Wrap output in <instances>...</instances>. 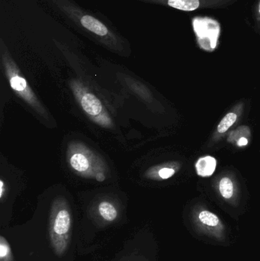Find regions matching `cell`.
<instances>
[{
    "label": "cell",
    "mask_w": 260,
    "mask_h": 261,
    "mask_svg": "<svg viewBox=\"0 0 260 261\" xmlns=\"http://www.w3.org/2000/svg\"><path fill=\"white\" fill-rule=\"evenodd\" d=\"M56 7L79 31L110 50L122 52L124 38L103 21L93 16L71 0H53Z\"/></svg>",
    "instance_id": "6da1fadb"
},
{
    "label": "cell",
    "mask_w": 260,
    "mask_h": 261,
    "mask_svg": "<svg viewBox=\"0 0 260 261\" xmlns=\"http://www.w3.org/2000/svg\"><path fill=\"white\" fill-rule=\"evenodd\" d=\"M1 56L6 74L12 90L36 111L41 114H44L45 110L44 107L40 103L27 81L20 73L19 69L11 58L3 40H1Z\"/></svg>",
    "instance_id": "7a4b0ae2"
},
{
    "label": "cell",
    "mask_w": 260,
    "mask_h": 261,
    "mask_svg": "<svg viewBox=\"0 0 260 261\" xmlns=\"http://www.w3.org/2000/svg\"><path fill=\"white\" fill-rule=\"evenodd\" d=\"M71 87L76 99L85 114L101 126L111 128L112 121L101 101L79 83H72Z\"/></svg>",
    "instance_id": "3957f363"
},
{
    "label": "cell",
    "mask_w": 260,
    "mask_h": 261,
    "mask_svg": "<svg viewBox=\"0 0 260 261\" xmlns=\"http://www.w3.org/2000/svg\"><path fill=\"white\" fill-rule=\"evenodd\" d=\"M192 222L200 234L224 242L226 239V228L222 221L215 213L205 207L198 205L192 213Z\"/></svg>",
    "instance_id": "277c9868"
},
{
    "label": "cell",
    "mask_w": 260,
    "mask_h": 261,
    "mask_svg": "<svg viewBox=\"0 0 260 261\" xmlns=\"http://www.w3.org/2000/svg\"><path fill=\"white\" fill-rule=\"evenodd\" d=\"M68 160L72 168L82 176L96 177L98 173H103L98 171L101 164L97 156L81 144H74L70 147Z\"/></svg>",
    "instance_id": "5b68a950"
},
{
    "label": "cell",
    "mask_w": 260,
    "mask_h": 261,
    "mask_svg": "<svg viewBox=\"0 0 260 261\" xmlns=\"http://www.w3.org/2000/svg\"><path fill=\"white\" fill-rule=\"evenodd\" d=\"M238 0H162L160 5L183 12H194L204 9H224Z\"/></svg>",
    "instance_id": "8992f818"
},
{
    "label": "cell",
    "mask_w": 260,
    "mask_h": 261,
    "mask_svg": "<svg viewBox=\"0 0 260 261\" xmlns=\"http://www.w3.org/2000/svg\"><path fill=\"white\" fill-rule=\"evenodd\" d=\"M217 190L221 197L230 203H235L238 199V188L232 176L224 175L217 184Z\"/></svg>",
    "instance_id": "52a82bcc"
},
{
    "label": "cell",
    "mask_w": 260,
    "mask_h": 261,
    "mask_svg": "<svg viewBox=\"0 0 260 261\" xmlns=\"http://www.w3.org/2000/svg\"><path fill=\"white\" fill-rule=\"evenodd\" d=\"M217 160L214 156H201L195 163V170L197 174L201 177H209L215 173L217 168Z\"/></svg>",
    "instance_id": "ba28073f"
},
{
    "label": "cell",
    "mask_w": 260,
    "mask_h": 261,
    "mask_svg": "<svg viewBox=\"0 0 260 261\" xmlns=\"http://www.w3.org/2000/svg\"><path fill=\"white\" fill-rule=\"evenodd\" d=\"M71 225V217L68 210L65 208L59 210L56 213L53 222V231L57 236L67 234Z\"/></svg>",
    "instance_id": "9c48e42d"
},
{
    "label": "cell",
    "mask_w": 260,
    "mask_h": 261,
    "mask_svg": "<svg viewBox=\"0 0 260 261\" xmlns=\"http://www.w3.org/2000/svg\"><path fill=\"white\" fill-rule=\"evenodd\" d=\"M240 114H241L240 111H237L235 110L226 114L217 127L216 132L214 135V139L218 140L224 134L227 133L229 129L238 122Z\"/></svg>",
    "instance_id": "30bf717a"
},
{
    "label": "cell",
    "mask_w": 260,
    "mask_h": 261,
    "mask_svg": "<svg viewBox=\"0 0 260 261\" xmlns=\"http://www.w3.org/2000/svg\"><path fill=\"white\" fill-rule=\"evenodd\" d=\"M179 169H180V165L176 163L165 164V165L160 166L159 169H151L147 173V176L153 179H167L174 176Z\"/></svg>",
    "instance_id": "8fae6325"
},
{
    "label": "cell",
    "mask_w": 260,
    "mask_h": 261,
    "mask_svg": "<svg viewBox=\"0 0 260 261\" xmlns=\"http://www.w3.org/2000/svg\"><path fill=\"white\" fill-rule=\"evenodd\" d=\"M99 213L105 220L112 222L117 218L118 212L111 202L103 201L99 205Z\"/></svg>",
    "instance_id": "7c38bea8"
},
{
    "label": "cell",
    "mask_w": 260,
    "mask_h": 261,
    "mask_svg": "<svg viewBox=\"0 0 260 261\" xmlns=\"http://www.w3.org/2000/svg\"><path fill=\"white\" fill-rule=\"evenodd\" d=\"M253 30L260 36V0H256L253 7Z\"/></svg>",
    "instance_id": "4fadbf2b"
},
{
    "label": "cell",
    "mask_w": 260,
    "mask_h": 261,
    "mask_svg": "<svg viewBox=\"0 0 260 261\" xmlns=\"http://www.w3.org/2000/svg\"><path fill=\"white\" fill-rule=\"evenodd\" d=\"M9 253H10V248H9V245L7 242L4 240L3 237H1V242H0V257L2 260L9 256Z\"/></svg>",
    "instance_id": "5bb4252c"
},
{
    "label": "cell",
    "mask_w": 260,
    "mask_h": 261,
    "mask_svg": "<svg viewBox=\"0 0 260 261\" xmlns=\"http://www.w3.org/2000/svg\"><path fill=\"white\" fill-rule=\"evenodd\" d=\"M249 140L248 138H246V136H242L241 138H238L236 141L237 146L238 147H242L248 145Z\"/></svg>",
    "instance_id": "9a60e30c"
},
{
    "label": "cell",
    "mask_w": 260,
    "mask_h": 261,
    "mask_svg": "<svg viewBox=\"0 0 260 261\" xmlns=\"http://www.w3.org/2000/svg\"><path fill=\"white\" fill-rule=\"evenodd\" d=\"M95 178H96V180L99 181V182H103L105 179V176L104 173H99L98 174H96V177Z\"/></svg>",
    "instance_id": "2e32d148"
},
{
    "label": "cell",
    "mask_w": 260,
    "mask_h": 261,
    "mask_svg": "<svg viewBox=\"0 0 260 261\" xmlns=\"http://www.w3.org/2000/svg\"><path fill=\"white\" fill-rule=\"evenodd\" d=\"M5 184H4V181L3 180V179H1V181H0V198L1 199H3V195H4L5 193Z\"/></svg>",
    "instance_id": "e0dca14e"
},
{
    "label": "cell",
    "mask_w": 260,
    "mask_h": 261,
    "mask_svg": "<svg viewBox=\"0 0 260 261\" xmlns=\"http://www.w3.org/2000/svg\"><path fill=\"white\" fill-rule=\"evenodd\" d=\"M140 1L148 2V3H155V4L160 5L162 0H140Z\"/></svg>",
    "instance_id": "ac0fdd59"
}]
</instances>
